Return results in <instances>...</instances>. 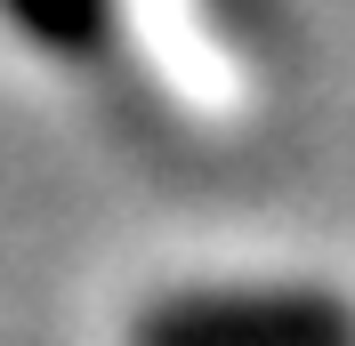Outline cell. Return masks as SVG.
<instances>
[{"label":"cell","instance_id":"1","mask_svg":"<svg viewBox=\"0 0 355 346\" xmlns=\"http://www.w3.org/2000/svg\"><path fill=\"white\" fill-rule=\"evenodd\" d=\"M130 346H355V298L339 290H186L130 322Z\"/></svg>","mask_w":355,"mask_h":346},{"label":"cell","instance_id":"2","mask_svg":"<svg viewBox=\"0 0 355 346\" xmlns=\"http://www.w3.org/2000/svg\"><path fill=\"white\" fill-rule=\"evenodd\" d=\"M137 24V41L154 57V73L170 81V97L202 121H243L250 89H243V65H234V48L210 33L202 17V0H121Z\"/></svg>","mask_w":355,"mask_h":346},{"label":"cell","instance_id":"3","mask_svg":"<svg viewBox=\"0 0 355 346\" xmlns=\"http://www.w3.org/2000/svg\"><path fill=\"white\" fill-rule=\"evenodd\" d=\"M0 8L24 41L57 48V57H97L113 33V0H0Z\"/></svg>","mask_w":355,"mask_h":346}]
</instances>
